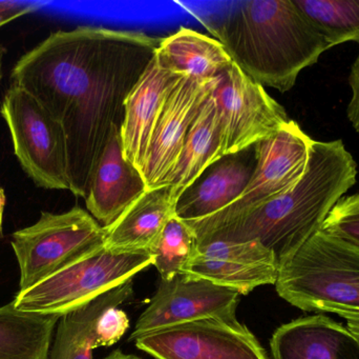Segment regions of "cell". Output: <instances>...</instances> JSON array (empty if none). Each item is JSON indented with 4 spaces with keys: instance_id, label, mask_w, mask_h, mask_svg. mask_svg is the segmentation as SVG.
<instances>
[{
    "instance_id": "4fadbf2b",
    "label": "cell",
    "mask_w": 359,
    "mask_h": 359,
    "mask_svg": "<svg viewBox=\"0 0 359 359\" xmlns=\"http://www.w3.org/2000/svg\"><path fill=\"white\" fill-rule=\"evenodd\" d=\"M210 82L181 77L170 92L140 170L147 189L168 185L190 126L210 94Z\"/></svg>"
},
{
    "instance_id": "7a4b0ae2",
    "label": "cell",
    "mask_w": 359,
    "mask_h": 359,
    "mask_svg": "<svg viewBox=\"0 0 359 359\" xmlns=\"http://www.w3.org/2000/svg\"><path fill=\"white\" fill-rule=\"evenodd\" d=\"M356 176L358 164L341 139L314 141L305 174L292 189L196 233L198 244L257 240L280 263L322 229L335 204L355 185Z\"/></svg>"
},
{
    "instance_id": "4316f807",
    "label": "cell",
    "mask_w": 359,
    "mask_h": 359,
    "mask_svg": "<svg viewBox=\"0 0 359 359\" xmlns=\"http://www.w3.org/2000/svg\"><path fill=\"white\" fill-rule=\"evenodd\" d=\"M38 2L0 1V27L41 8Z\"/></svg>"
},
{
    "instance_id": "8fae6325",
    "label": "cell",
    "mask_w": 359,
    "mask_h": 359,
    "mask_svg": "<svg viewBox=\"0 0 359 359\" xmlns=\"http://www.w3.org/2000/svg\"><path fill=\"white\" fill-rule=\"evenodd\" d=\"M240 292L204 278L180 273L160 280L149 307L137 320L130 337L205 318H236Z\"/></svg>"
},
{
    "instance_id": "4dcf8cb0",
    "label": "cell",
    "mask_w": 359,
    "mask_h": 359,
    "mask_svg": "<svg viewBox=\"0 0 359 359\" xmlns=\"http://www.w3.org/2000/svg\"><path fill=\"white\" fill-rule=\"evenodd\" d=\"M102 359H142L138 358L136 355H132V354H126L121 351V350H116V351L111 352L109 355Z\"/></svg>"
},
{
    "instance_id": "ffe728a7",
    "label": "cell",
    "mask_w": 359,
    "mask_h": 359,
    "mask_svg": "<svg viewBox=\"0 0 359 359\" xmlns=\"http://www.w3.org/2000/svg\"><path fill=\"white\" fill-rule=\"evenodd\" d=\"M133 294V280L107 291L61 316L50 348V359H93L95 328L109 308L120 307Z\"/></svg>"
},
{
    "instance_id": "7c38bea8",
    "label": "cell",
    "mask_w": 359,
    "mask_h": 359,
    "mask_svg": "<svg viewBox=\"0 0 359 359\" xmlns=\"http://www.w3.org/2000/svg\"><path fill=\"white\" fill-rule=\"evenodd\" d=\"M183 273L247 295L259 287L276 285L278 263L276 254L257 240H212L198 244Z\"/></svg>"
},
{
    "instance_id": "5bb4252c",
    "label": "cell",
    "mask_w": 359,
    "mask_h": 359,
    "mask_svg": "<svg viewBox=\"0 0 359 359\" xmlns=\"http://www.w3.org/2000/svg\"><path fill=\"white\" fill-rule=\"evenodd\" d=\"M255 168V145L222 156L180 194L175 216L184 221H198L217 214L242 196Z\"/></svg>"
},
{
    "instance_id": "9a60e30c",
    "label": "cell",
    "mask_w": 359,
    "mask_h": 359,
    "mask_svg": "<svg viewBox=\"0 0 359 359\" xmlns=\"http://www.w3.org/2000/svg\"><path fill=\"white\" fill-rule=\"evenodd\" d=\"M147 190L140 171L124 157L121 129H114L84 198L88 212L102 227H109Z\"/></svg>"
},
{
    "instance_id": "52a82bcc",
    "label": "cell",
    "mask_w": 359,
    "mask_h": 359,
    "mask_svg": "<svg viewBox=\"0 0 359 359\" xmlns=\"http://www.w3.org/2000/svg\"><path fill=\"white\" fill-rule=\"evenodd\" d=\"M14 153L38 188L69 190L67 137L62 124L33 95L11 84L0 105Z\"/></svg>"
},
{
    "instance_id": "f546056e",
    "label": "cell",
    "mask_w": 359,
    "mask_h": 359,
    "mask_svg": "<svg viewBox=\"0 0 359 359\" xmlns=\"http://www.w3.org/2000/svg\"><path fill=\"white\" fill-rule=\"evenodd\" d=\"M6 204V196L4 190L0 187V240L2 238V219H4V207Z\"/></svg>"
},
{
    "instance_id": "484cf974",
    "label": "cell",
    "mask_w": 359,
    "mask_h": 359,
    "mask_svg": "<svg viewBox=\"0 0 359 359\" xmlns=\"http://www.w3.org/2000/svg\"><path fill=\"white\" fill-rule=\"evenodd\" d=\"M130 328V320L119 307L109 308L99 318L95 328V348L115 345Z\"/></svg>"
},
{
    "instance_id": "277c9868",
    "label": "cell",
    "mask_w": 359,
    "mask_h": 359,
    "mask_svg": "<svg viewBox=\"0 0 359 359\" xmlns=\"http://www.w3.org/2000/svg\"><path fill=\"white\" fill-rule=\"evenodd\" d=\"M276 292L306 312L359 310V247L320 229L278 263Z\"/></svg>"
},
{
    "instance_id": "8992f818",
    "label": "cell",
    "mask_w": 359,
    "mask_h": 359,
    "mask_svg": "<svg viewBox=\"0 0 359 359\" xmlns=\"http://www.w3.org/2000/svg\"><path fill=\"white\" fill-rule=\"evenodd\" d=\"M105 229L88 211L41 212L37 223L13 233L11 246L20 270V291L104 246Z\"/></svg>"
},
{
    "instance_id": "6da1fadb",
    "label": "cell",
    "mask_w": 359,
    "mask_h": 359,
    "mask_svg": "<svg viewBox=\"0 0 359 359\" xmlns=\"http://www.w3.org/2000/svg\"><path fill=\"white\" fill-rule=\"evenodd\" d=\"M162 38L80 25L50 33L20 57L12 84L33 95L62 124L69 191L86 198L111 131Z\"/></svg>"
},
{
    "instance_id": "9c48e42d",
    "label": "cell",
    "mask_w": 359,
    "mask_h": 359,
    "mask_svg": "<svg viewBox=\"0 0 359 359\" xmlns=\"http://www.w3.org/2000/svg\"><path fill=\"white\" fill-rule=\"evenodd\" d=\"M223 131L224 155L273 136L290 122L286 110L236 63L210 82Z\"/></svg>"
},
{
    "instance_id": "83f0119b",
    "label": "cell",
    "mask_w": 359,
    "mask_h": 359,
    "mask_svg": "<svg viewBox=\"0 0 359 359\" xmlns=\"http://www.w3.org/2000/svg\"><path fill=\"white\" fill-rule=\"evenodd\" d=\"M349 86L352 94L347 107V115L354 130L359 133V54L350 70Z\"/></svg>"
},
{
    "instance_id": "2e32d148",
    "label": "cell",
    "mask_w": 359,
    "mask_h": 359,
    "mask_svg": "<svg viewBox=\"0 0 359 359\" xmlns=\"http://www.w3.org/2000/svg\"><path fill=\"white\" fill-rule=\"evenodd\" d=\"M181 76L160 67L154 57L128 95L121 126L123 154L139 171L142 168L164 105Z\"/></svg>"
},
{
    "instance_id": "603a6c76",
    "label": "cell",
    "mask_w": 359,
    "mask_h": 359,
    "mask_svg": "<svg viewBox=\"0 0 359 359\" xmlns=\"http://www.w3.org/2000/svg\"><path fill=\"white\" fill-rule=\"evenodd\" d=\"M324 36L329 48L359 44V0H293Z\"/></svg>"
},
{
    "instance_id": "ac0fdd59",
    "label": "cell",
    "mask_w": 359,
    "mask_h": 359,
    "mask_svg": "<svg viewBox=\"0 0 359 359\" xmlns=\"http://www.w3.org/2000/svg\"><path fill=\"white\" fill-rule=\"evenodd\" d=\"M179 194L172 185L147 192L105 229L104 247L118 252H149L175 216Z\"/></svg>"
},
{
    "instance_id": "7402d4cb",
    "label": "cell",
    "mask_w": 359,
    "mask_h": 359,
    "mask_svg": "<svg viewBox=\"0 0 359 359\" xmlns=\"http://www.w3.org/2000/svg\"><path fill=\"white\" fill-rule=\"evenodd\" d=\"M60 318L22 311L14 299L0 307V359H50Z\"/></svg>"
},
{
    "instance_id": "d4e9b609",
    "label": "cell",
    "mask_w": 359,
    "mask_h": 359,
    "mask_svg": "<svg viewBox=\"0 0 359 359\" xmlns=\"http://www.w3.org/2000/svg\"><path fill=\"white\" fill-rule=\"evenodd\" d=\"M322 230L359 247V192L344 196L335 204Z\"/></svg>"
},
{
    "instance_id": "d6986e66",
    "label": "cell",
    "mask_w": 359,
    "mask_h": 359,
    "mask_svg": "<svg viewBox=\"0 0 359 359\" xmlns=\"http://www.w3.org/2000/svg\"><path fill=\"white\" fill-rule=\"evenodd\" d=\"M155 58L163 69L201 82L212 81L233 65L221 42L185 27L162 38Z\"/></svg>"
},
{
    "instance_id": "f1b7e54d",
    "label": "cell",
    "mask_w": 359,
    "mask_h": 359,
    "mask_svg": "<svg viewBox=\"0 0 359 359\" xmlns=\"http://www.w3.org/2000/svg\"><path fill=\"white\" fill-rule=\"evenodd\" d=\"M328 313H334L347 320V328L355 335L359 341V310L347 309V308H331Z\"/></svg>"
},
{
    "instance_id": "44dd1931",
    "label": "cell",
    "mask_w": 359,
    "mask_h": 359,
    "mask_svg": "<svg viewBox=\"0 0 359 359\" xmlns=\"http://www.w3.org/2000/svg\"><path fill=\"white\" fill-rule=\"evenodd\" d=\"M223 155L221 119L215 100L209 94L190 126L168 185L180 195L209 164Z\"/></svg>"
},
{
    "instance_id": "1f68e13d",
    "label": "cell",
    "mask_w": 359,
    "mask_h": 359,
    "mask_svg": "<svg viewBox=\"0 0 359 359\" xmlns=\"http://www.w3.org/2000/svg\"><path fill=\"white\" fill-rule=\"evenodd\" d=\"M6 54V48L4 46H0V82L4 77V59Z\"/></svg>"
},
{
    "instance_id": "5b68a950",
    "label": "cell",
    "mask_w": 359,
    "mask_h": 359,
    "mask_svg": "<svg viewBox=\"0 0 359 359\" xmlns=\"http://www.w3.org/2000/svg\"><path fill=\"white\" fill-rule=\"evenodd\" d=\"M151 266L149 252H118L103 246L36 286L19 291L15 306L25 312L62 316Z\"/></svg>"
},
{
    "instance_id": "cb8c5ba5",
    "label": "cell",
    "mask_w": 359,
    "mask_h": 359,
    "mask_svg": "<svg viewBox=\"0 0 359 359\" xmlns=\"http://www.w3.org/2000/svg\"><path fill=\"white\" fill-rule=\"evenodd\" d=\"M198 248V240L186 221L174 216L160 234L149 253L161 280L183 273Z\"/></svg>"
},
{
    "instance_id": "30bf717a",
    "label": "cell",
    "mask_w": 359,
    "mask_h": 359,
    "mask_svg": "<svg viewBox=\"0 0 359 359\" xmlns=\"http://www.w3.org/2000/svg\"><path fill=\"white\" fill-rule=\"evenodd\" d=\"M157 359H268L251 331L236 318H205L141 335L133 341Z\"/></svg>"
},
{
    "instance_id": "3957f363",
    "label": "cell",
    "mask_w": 359,
    "mask_h": 359,
    "mask_svg": "<svg viewBox=\"0 0 359 359\" xmlns=\"http://www.w3.org/2000/svg\"><path fill=\"white\" fill-rule=\"evenodd\" d=\"M203 23L247 76L285 93L306 67L330 50L324 36L293 0H247L227 4Z\"/></svg>"
},
{
    "instance_id": "ba28073f",
    "label": "cell",
    "mask_w": 359,
    "mask_h": 359,
    "mask_svg": "<svg viewBox=\"0 0 359 359\" xmlns=\"http://www.w3.org/2000/svg\"><path fill=\"white\" fill-rule=\"evenodd\" d=\"M314 141L294 120L255 145L257 168L240 198L217 214L186 221L194 234L222 225L292 189L305 174Z\"/></svg>"
},
{
    "instance_id": "e0dca14e",
    "label": "cell",
    "mask_w": 359,
    "mask_h": 359,
    "mask_svg": "<svg viewBox=\"0 0 359 359\" xmlns=\"http://www.w3.org/2000/svg\"><path fill=\"white\" fill-rule=\"evenodd\" d=\"M272 359H359V341L347 327L324 315L283 325L270 341Z\"/></svg>"
}]
</instances>
